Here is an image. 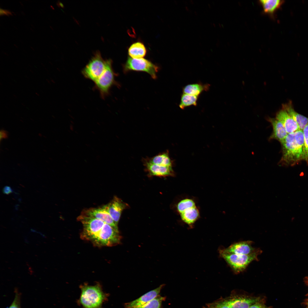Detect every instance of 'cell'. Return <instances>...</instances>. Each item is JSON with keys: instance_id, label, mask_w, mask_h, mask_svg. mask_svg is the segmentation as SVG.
<instances>
[{"instance_id": "obj_1", "label": "cell", "mask_w": 308, "mask_h": 308, "mask_svg": "<svg viewBox=\"0 0 308 308\" xmlns=\"http://www.w3.org/2000/svg\"><path fill=\"white\" fill-rule=\"evenodd\" d=\"M83 226L80 234L82 240L90 242L96 246H112L120 244L119 231L109 224L82 214L78 217Z\"/></svg>"}, {"instance_id": "obj_2", "label": "cell", "mask_w": 308, "mask_h": 308, "mask_svg": "<svg viewBox=\"0 0 308 308\" xmlns=\"http://www.w3.org/2000/svg\"><path fill=\"white\" fill-rule=\"evenodd\" d=\"M282 155L278 165L293 166L304 160V137L303 130L287 134L281 143Z\"/></svg>"}, {"instance_id": "obj_3", "label": "cell", "mask_w": 308, "mask_h": 308, "mask_svg": "<svg viewBox=\"0 0 308 308\" xmlns=\"http://www.w3.org/2000/svg\"><path fill=\"white\" fill-rule=\"evenodd\" d=\"M80 288L79 302L83 308H102L107 296L99 283L94 285L84 284Z\"/></svg>"}, {"instance_id": "obj_4", "label": "cell", "mask_w": 308, "mask_h": 308, "mask_svg": "<svg viewBox=\"0 0 308 308\" xmlns=\"http://www.w3.org/2000/svg\"><path fill=\"white\" fill-rule=\"evenodd\" d=\"M220 256L226 261L236 274L244 271L252 262L258 260V256L262 251L258 248L254 252L248 255L232 254L225 252L223 249L219 251Z\"/></svg>"}, {"instance_id": "obj_5", "label": "cell", "mask_w": 308, "mask_h": 308, "mask_svg": "<svg viewBox=\"0 0 308 308\" xmlns=\"http://www.w3.org/2000/svg\"><path fill=\"white\" fill-rule=\"evenodd\" d=\"M177 210L181 220L191 227L200 217L198 208L195 201L189 198L181 199L177 203Z\"/></svg>"}, {"instance_id": "obj_6", "label": "cell", "mask_w": 308, "mask_h": 308, "mask_svg": "<svg viewBox=\"0 0 308 308\" xmlns=\"http://www.w3.org/2000/svg\"><path fill=\"white\" fill-rule=\"evenodd\" d=\"M107 62V60L103 59L100 52H96L83 69V75L94 82L104 72Z\"/></svg>"}, {"instance_id": "obj_7", "label": "cell", "mask_w": 308, "mask_h": 308, "mask_svg": "<svg viewBox=\"0 0 308 308\" xmlns=\"http://www.w3.org/2000/svg\"><path fill=\"white\" fill-rule=\"evenodd\" d=\"M123 68L125 72L131 70L146 72L154 79L157 78V73L159 69L157 66L148 60L131 57H128Z\"/></svg>"}, {"instance_id": "obj_8", "label": "cell", "mask_w": 308, "mask_h": 308, "mask_svg": "<svg viewBox=\"0 0 308 308\" xmlns=\"http://www.w3.org/2000/svg\"><path fill=\"white\" fill-rule=\"evenodd\" d=\"M116 76L112 68V60H107L105 70L100 77L94 82L96 89L98 90L103 98L107 96L111 88L116 83Z\"/></svg>"}, {"instance_id": "obj_9", "label": "cell", "mask_w": 308, "mask_h": 308, "mask_svg": "<svg viewBox=\"0 0 308 308\" xmlns=\"http://www.w3.org/2000/svg\"><path fill=\"white\" fill-rule=\"evenodd\" d=\"M82 214L100 220L119 231L117 225L116 224L108 211L107 205L100 208L89 209L85 210Z\"/></svg>"}, {"instance_id": "obj_10", "label": "cell", "mask_w": 308, "mask_h": 308, "mask_svg": "<svg viewBox=\"0 0 308 308\" xmlns=\"http://www.w3.org/2000/svg\"><path fill=\"white\" fill-rule=\"evenodd\" d=\"M253 243V242L250 240L240 241L223 249L225 252L232 254L248 255L254 252L258 249L252 246Z\"/></svg>"}, {"instance_id": "obj_11", "label": "cell", "mask_w": 308, "mask_h": 308, "mask_svg": "<svg viewBox=\"0 0 308 308\" xmlns=\"http://www.w3.org/2000/svg\"><path fill=\"white\" fill-rule=\"evenodd\" d=\"M164 286L162 284L156 288L148 292L138 298L124 304L125 308H140L159 295Z\"/></svg>"}, {"instance_id": "obj_12", "label": "cell", "mask_w": 308, "mask_h": 308, "mask_svg": "<svg viewBox=\"0 0 308 308\" xmlns=\"http://www.w3.org/2000/svg\"><path fill=\"white\" fill-rule=\"evenodd\" d=\"M143 162L146 171L150 176L167 177L173 176L172 167L164 166L152 163L143 159Z\"/></svg>"}, {"instance_id": "obj_13", "label": "cell", "mask_w": 308, "mask_h": 308, "mask_svg": "<svg viewBox=\"0 0 308 308\" xmlns=\"http://www.w3.org/2000/svg\"><path fill=\"white\" fill-rule=\"evenodd\" d=\"M224 300L230 308H249L260 300L258 297L234 296Z\"/></svg>"}, {"instance_id": "obj_14", "label": "cell", "mask_w": 308, "mask_h": 308, "mask_svg": "<svg viewBox=\"0 0 308 308\" xmlns=\"http://www.w3.org/2000/svg\"><path fill=\"white\" fill-rule=\"evenodd\" d=\"M107 205L109 213L117 225L122 212L127 207L128 205L120 199L115 196L112 201Z\"/></svg>"}, {"instance_id": "obj_15", "label": "cell", "mask_w": 308, "mask_h": 308, "mask_svg": "<svg viewBox=\"0 0 308 308\" xmlns=\"http://www.w3.org/2000/svg\"><path fill=\"white\" fill-rule=\"evenodd\" d=\"M275 118L282 123L288 134L300 130L296 122L283 109L277 113Z\"/></svg>"}, {"instance_id": "obj_16", "label": "cell", "mask_w": 308, "mask_h": 308, "mask_svg": "<svg viewBox=\"0 0 308 308\" xmlns=\"http://www.w3.org/2000/svg\"><path fill=\"white\" fill-rule=\"evenodd\" d=\"M268 121L272 125V132L270 137V140L276 139L281 143L285 139L288 133L282 123L275 118H269Z\"/></svg>"}, {"instance_id": "obj_17", "label": "cell", "mask_w": 308, "mask_h": 308, "mask_svg": "<svg viewBox=\"0 0 308 308\" xmlns=\"http://www.w3.org/2000/svg\"><path fill=\"white\" fill-rule=\"evenodd\" d=\"M282 109L285 110L296 122L300 129L303 130L308 122V118L295 111L291 101L283 104Z\"/></svg>"}, {"instance_id": "obj_18", "label": "cell", "mask_w": 308, "mask_h": 308, "mask_svg": "<svg viewBox=\"0 0 308 308\" xmlns=\"http://www.w3.org/2000/svg\"><path fill=\"white\" fill-rule=\"evenodd\" d=\"M152 163L164 166L172 167L173 161L170 158L168 151H166L150 158H145Z\"/></svg>"}, {"instance_id": "obj_19", "label": "cell", "mask_w": 308, "mask_h": 308, "mask_svg": "<svg viewBox=\"0 0 308 308\" xmlns=\"http://www.w3.org/2000/svg\"><path fill=\"white\" fill-rule=\"evenodd\" d=\"M259 1L264 12L271 15L274 13L283 3V1L280 0H261Z\"/></svg>"}, {"instance_id": "obj_20", "label": "cell", "mask_w": 308, "mask_h": 308, "mask_svg": "<svg viewBox=\"0 0 308 308\" xmlns=\"http://www.w3.org/2000/svg\"><path fill=\"white\" fill-rule=\"evenodd\" d=\"M209 84H202L196 83L189 84L185 86L183 88V93L199 96L203 91H207L209 89Z\"/></svg>"}, {"instance_id": "obj_21", "label": "cell", "mask_w": 308, "mask_h": 308, "mask_svg": "<svg viewBox=\"0 0 308 308\" xmlns=\"http://www.w3.org/2000/svg\"><path fill=\"white\" fill-rule=\"evenodd\" d=\"M128 54L134 58H141L145 56L146 50L144 44L140 42L132 44L128 49Z\"/></svg>"}, {"instance_id": "obj_22", "label": "cell", "mask_w": 308, "mask_h": 308, "mask_svg": "<svg viewBox=\"0 0 308 308\" xmlns=\"http://www.w3.org/2000/svg\"><path fill=\"white\" fill-rule=\"evenodd\" d=\"M198 96L183 93L181 95L179 107L182 109L191 106H196Z\"/></svg>"}, {"instance_id": "obj_23", "label": "cell", "mask_w": 308, "mask_h": 308, "mask_svg": "<svg viewBox=\"0 0 308 308\" xmlns=\"http://www.w3.org/2000/svg\"><path fill=\"white\" fill-rule=\"evenodd\" d=\"M165 299V297L159 295L140 308H162V302Z\"/></svg>"}, {"instance_id": "obj_24", "label": "cell", "mask_w": 308, "mask_h": 308, "mask_svg": "<svg viewBox=\"0 0 308 308\" xmlns=\"http://www.w3.org/2000/svg\"><path fill=\"white\" fill-rule=\"evenodd\" d=\"M304 140V160L308 164V122L303 130Z\"/></svg>"}, {"instance_id": "obj_25", "label": "cell", "mask_w": 308, "mask_h": 308, "mask_svg": "<svg viewBox=\"0 0 308 308\" xmlns=\"http://www.w3.org/2000/svg\"><path fill=\"white\" fill-rule=\"evenodd\" d=\"M20 294L16 290L14 299L10 306L7 308H21Z\"/></svg>"}, {"instance_id": "obj_26", "label": "cell", "mask_w": 308, "mask_h": 308, "mask_svg": "<svg viewBox=\"0 0 308 308\" xmlns=\"http://www.w3.org/2000/svg\"><path fill=\"white\" fill-rule=\"evenodd\" d=\"M249 308H269L260 301L254 303Z\"/></svg>"}, {"instance_id": "obj_27", "label": "cell", "mask_w": 308, "mask_h": 308, "mask_svg": "<svg viewBox=\"0 0 308 308\" xmlns=\"http://www.w3.org/2000/svg\"><path fill=\"white\" fill-rule=\"evenodd\" d=\"M2 191L4 194H9L12 193L13 191L10 187L5 186L3 188Z\"/></svg>"}, {"instance_id": "obj_28", "label": "cell", "mask_w": 308, "mask_h": 308, "mask_svg": "<svg viewBox=\"0 0 308 308\" xmlns=\"http://www.w3.org/2000/svg\"><path fill=\"white\" fill-rule=\"evenodd\" d=\"M0 140H1L4 138H7V133L4 130H1L0 132Z\"/></svg>"}, {"instance_id": "obj_29", "label": "cell", "mask_w": 308, "mask_h": 308, "mask_svg": "<svg viewBox=\"0 0 308 308\" xmlns=\"http://www.w3.org/2000/svg\"><path fill=\"white\" fill-rule=\"evenodd\" d=\"M0 15H12L11 13L9 11L6 10H4L0 9Z\"/></svg>"}, {"instance_id": "obj_30", "label": "cell", "mask_w": 308, "mask_h": 308, "mask_svg": "<svg viewBox=\"0 0 308 308\" xmlns=\"http://www.w3.org/2000/svg\"><path fill=\"white\" fill-rule=\"evenodd\" d=\"M307 307L308 308V301L307 302Z\"/></svg>"}, {"instance_id": "obj_31", "label": "cell", "mask_w": 308, "mask_h": 308, "mask_svg": "<svg viewBox=\"0 0 308 308\" xmlns=\"http://www.w3.org/2000/svg\"><path fill=\"white\" fill-rule=\"evenodd\" d=\"M36 94H37V95H38V96H39V94H38V93H36Z\"/></svg>"}]
</instances>
